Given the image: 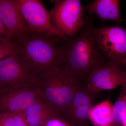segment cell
<instances>
[{
    "instance_id": "9c48e42d",
    "label": "cell",
    "mask_w": 126,
    "mask_h": 126,
    "mask_svg": "<svg viewBox=\"0 0 126 126\" xmlns=\"http://www.w3.org/2000/svg\"><path fill=\"white\" fill-rule=\"evenodd\" d=\"M38 81L24 67L15 53L0 61V90L25 84L36 85Z\"/></svg>"
},
{
    "instance_id": "2e32d148",
    "label": "cell",
    "mask_w": 126,
    "mask_h": 126,
    "mask_svg": "<svg viewBox=\"0 0 126 126\" xmlns=\"http://www.w3.org/2000/svg\"><path fill=\"white\" fill-rule=\"evenodd\" d=\"M16 45L13 40L9 36L0 38V61L15 52Z\"/></svg>"
},
{
    "instance_id": "7402d4cb",
    "label": "cell",
    "mask_w": 126,
    "mask_h": 126,
    "mask_svg": "<svg viewBox=\"0 0 126 126\" xmlns=\"http://www.w3.org/2000/svg\"><path fill=\"white\" fill-rule=\"evenodd\" d=\"M116 126V125H114V124H112V125H111V126Z\"/></svg>"
},
{
    "instance_id": "30bf717a",
    "label": "cell",
    "mask_w": 126,
    "mask_h": 126,
    "mask_svg": "<svg viewBox=\"0 0 126 126\" xmlns=\"http://www.w3.org/2000/svg\"><path fill=\"white\" fill-rule=\"evenodd\" d=\"M0 18L7 36L15 40L26 31V23L15 0H0Z\"/></svg>"
},
{
    "instance_id": "7a4b0ae2",
    "label": "cell",
    "mask_w": 126,
    "mask_h": 126,
    "mask_svg": "<svg viewBox=\"0 0 126 126\" xmlns=\"http://www.w3.org/2000/svg\"><path fill=\"white\" fill-rule=\"evenodd\" d=\"M89 15L78 35L67 40L65 61L63 67L80 82L86 79L90 72L105 61L96 42L92 17Z\"/></svg>"
},
{
    "instance_id": "ac0fdd59",
    "label": "cell",
    "mask_w": 126,
    "mask_h": 126,
    "mask_svg": "<svg viewBox=\"0 0 126 126\" xmlns=\"http://www.w3.org/2000/svg\"><path fill=\"white\" fill-rule=\"evenodd\" d=\"M0 126H14V114L0 112Z\"/></svg>"
},
{
    "instance_id": "3957f363",
    "label": "cell",
    "mask_w": 126,
    "mask_h": 126,
    "mask_svg": "<svg viewBox=\"0 0 126 126\" xmlns=\"http://www.w3.org/2000/svg\"><path fill=\"white\" fill-rule=\"evenodd\" d=\"M80 83L63 67L39 80L36 87L43 101L64 117Z\"/></svg>"
},
{
    "instance_id": "ffe728a7",
    "label": "cell",
    "mask_w": 126,
    "mask_h": 126,
    "mask_svg": "<svg viewBox=\"0 0 126 126\" xmlns=\"http://www.w3.org/2000/svg\"><path fill=\"white\" fill-rule=\"evenodd\" d=\"M7 36V30L0 18V38Z\"/></svg>"
},
{
    "instance_id": "6da1fadb",
    "label": "cell",
    "mask_w": 126,
    "mask_h": 126,
    "mask_svg": "<svg viewBox=\"0 0 126 126\" xmlns=\"http://www.w3.org/2000/svg\"><path fill=\"white\" fill-rule=\"evenodd\" d=\"M57 36L27 30L17 38L15 53L31 74L39 81L63 66L65 46Z\"/></svg>"
},
{
    "instance_id": "5bb4252c",
    "label": "cell",
    "mask_w": 126,
    "mask_h": 126,
    "mask_svg": "<svg viewBox=\"0 0 126 126\" xmlns=\"http://www.w3.org/2000/svg\"><path fill=\"white\" fill-rule=\"evenodd\" d=\"M113 106L110 99H106L93 107L89 118L96 126H109L113 124Z\"/></svg>"
},
{
    "instance_id": "8992f818",
    "label": "cell",
    "mask_w": 126,
    "mask_h": 126,
    "mask_svg": "<svg viewBox=\"0 0 126 126\" xmlns=\"http://www.w3.org/2000/svg\"><path fill=\"white\" fill-rule=\"evenodd\" d=\"M26 23L27 29L57 36L64 40L68 38L55 29L51 22L49 12L39 0H15Z\"/></svg>"
},
{
    "instance_id": "277c9868",
    "label": "cell",
    "mask_w": 126,
    "mask_h": 126,
    "mask_svg": "<svg viewBox=\"0 0 126 126\" xmlns=\"http://www.w3.org/2000/svg\"><path fill=\"white\" fill-rule=\"evenodd\" d=\"M49 12L51 22L65 37L74 38L85 24L84 8L79 0H53Z\"/></svg>"
},
{
    "instance_id": "603a6c76",
    "label": "cell",
    "mask_w": 126,
    "mask_h": 126,
    "mask_svg": "<svg viewBox=\"0 0 126 126\" xmlns=\"http://www.w3.org/2000/svg\"></svg>"
},
{
    "instance_id": "ba28073f",
    "label": "cell",
    "mask_w": 126,
    "mask_h": 126,
    "mask_svg": "<svg viewBox=\"0 0 126 126\" xmlns=\"http://www.w3.org/2000/svg\"><path fill=\"white\" fill-rule=\"evenodd\" d=\"M42 99L36 85L25 84L0 90V112L22 113Z\"/></svg>"
},
{
    "instance_id": "52a82bcc",
    "label": "cell",
    "mask_w": 126,
    "mask_h": 126,
    "mask_svg": "<svg viewBox=\"0 0 126 126\" xmlns=\"http://www.w3.org/2000/svg\"><path fill=\"white\" fill-rule=\"evenodd\" d=\"M86 80L85 88L94 96L102 90L124 86L126 84V73L111 62L105 61L91 71Z\"/></svg>"
},
{
    "instance_id": "5b68a950",
    "label": "cell",
    "mask_w": 126,
    "mask_h": 126,
    "mask_svg": "<svg viewBox=\"0 0 126 126\" xmlns=\"http://www.w3.org/2000/svg\"><path fill=\"white\" fill-rule=\"evenodd\" d=\"M94 33L97 46L104 58L121 68H126V28L118 25L94 27Z\"/></svg>"
},
{
    "instance_id": "e0dca14e",
    "label": "cell",
    "mask_w": 126,
    "mask_h": 126,
    "mask_svg": "<svg viewBox=\"0 0 126 126\" xmlns=\"http://www.w3.org/2000/svg\"><path fill=\"white\" fill-rule=\"evenodd\" d=\"M60 115H56L49 118L42 126H73Z\"/></svg>"
},
{
    "instance_id": "9a60e30c",
    "label": "cell",
    "mask_w": 126,
    "mask_h": 126,
    "mask_svg": "<svg viewBox=\"0 0 126 126\" xmlns=\"http://www.w3.org/2000/svg\"><path fill=\"white\" fill-rule=\"evenodd\" d=\"M126 112V84L118 98L113 106L112 119L113 124L118 126L121 123L122 118Z\"/></svg>"
},
{
    "instance_id": "44dd1931",
    "label": "cell",
    "mask_w": 126,
    "mask_h": 126,
    "mask_svg": "<svg viewBox=\"0 0 126 126\" xmlns=\"http://www.w3.org/2000/svg\"><path fill=\"white\" fill-rule=\"evenodd\" d=\"M121 123L123 126H126V112L123 116Z\"/></svg>"
},
{
    "instance_id": "d6986e66",
    "label": "cell",
    "mask_w": 126,
    "mask_h": 126,
    "mask_svg": "<svg viewBox=\"0 0 126 126\" xmlns=\"http://www.w3.org/2000/svg\"><path fill=\"white\" fill-rule=\"evenodd\" d=\"M14 126H31L22 113L14 114Z\"/></svg>"
},
{
    "instance_id": "7c38bea8",
    "label": "cell",
    "mask_w": 126,
    "mask_h": 126,
    "mask_svg": "<svg viewBox=\"0 0 126 126\" xmlns=\"http://www.w3.org/2000/svg\"><path fill=\"white\" fill-rule=\"evenodd\" d=\"M119 2L118 0H95L85 9L89 15H96L102 22L111 21L118 25L123 20L119 12Z\"/></svg>"
},
{
    "instance_id": "8fae6325",
    "label": "cell",
    "mask_w": 126,
    "mask_h": 126,
    "mask_svg": "<svg viewBox=\"0 0 126 126\" xmlns=\"http://www.w3.org/2000/svg\"><path fill=\"white\" fill-rule=\"evenodd\" d=\"M94 96L86 88L80 87L73 97L64 117L83 125L89 118Z\"/></svg>"
},
{
    "instance_id": "4fadbf2b",
    "label": "cell",
    "mask_w": 126,
    "mask_h": 126,
    "mask_svg": "<svg viewBox=\"0 0 126 126\" xmlns=\"http://www.w3.org/2000/svg\"><path fill=\"white\" fill-rule=\"evenodd\" d=\"M23 113L31 126H42L50 118L59 115L43 99L30 106Z\"/></svg>"
}]
</instances>
